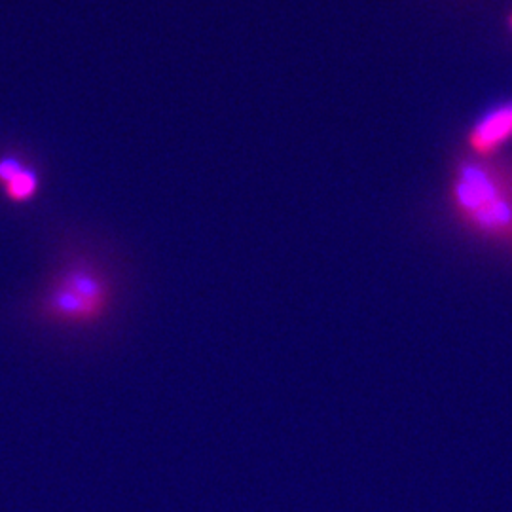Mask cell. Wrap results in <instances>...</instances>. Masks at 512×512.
<instances>
[{"instance_id":"cell-1","label":"cell","mask_w":512,"mask_h":512,"mask_svg":"<svg viewBox=\"0 0 512 512\" xmlns=\"http://www.w3.org/2000/svg\"><path fill=\"white\" fill-rule=\"evenodd\" d=\"M110 306L107 279L90 264L74 262L65 268L44 296L42 311L63 325H90L101 319Z\"/></svg>"},{"instance_id":"cell-2","label":"cell","mask_w":512,"mask_h":512,"mask_svg":"<svg viewBox=\"0 0 512 512\" xmlns=\"http://www.w3.org/2000/svg\"><path fill=\"white\" fill-rule=\"evenodd\" d=\"M512 133V107H499L482 116L469 135L471 147L486 154L509 139Z\"/></svg>"},{"instance_id":"cell-3","label":"cell","mask_w":512,"mask_h":512,"mask_svg":"<svg viewBox=\"0 0 512 512\" xmlns=\"http://www.w3.org/2000/svg\"><path fill=\"white\" fill-rule=\"evenodd\" d=\"M2 188H4V196L10 202L27 203L33 200L38 192L37 171L29 165H23L18 175L8 183L2 184Z\"/></svg>"},{"instance_id":"cell-4","label":"cell","mask_w":512,"mask_h":512,"mask_svg":"<svg viewBox=\"0 0 512 512\" xmlns=\"http://www.w3.org/2000/svg\"><path fill=\"white\" fill-rule=\"evenodd\" d=\"M23 160L16 154H8L0 158V184H6L10 179H14L23 167Z\"/></svg>"},{"instance_id":"cell-5","label":"cell","mask_w":512,"mask_h":512,"mask_svg":"<svg viewBox=\"0 0 512 512\" xmlns=\"http://www.w3.org/2000/svg\"><path fill=\"white\" fill-rule=\"evenodd\" d=\"M511 27H512V18H511Z\"/></svg>"}]
</instances>
